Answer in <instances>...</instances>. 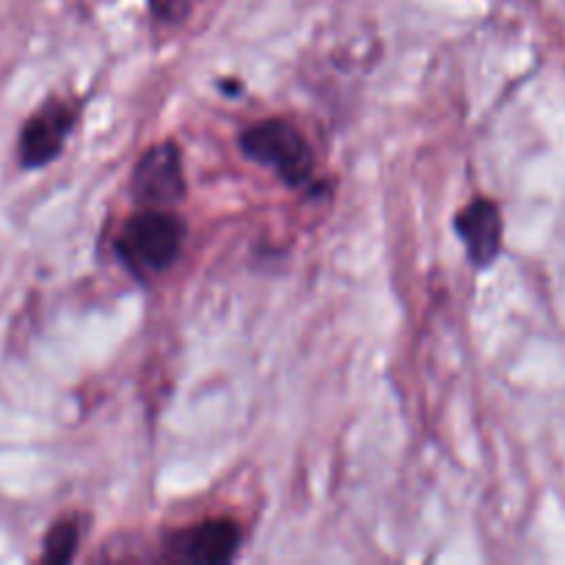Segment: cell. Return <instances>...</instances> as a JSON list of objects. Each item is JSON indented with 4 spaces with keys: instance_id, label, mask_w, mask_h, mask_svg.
Masks as SVG:
<instances>
[{
    "instance_id": "cell-1",
    "label": "cell",
    "mask_w": 565,
    "mask_h": 565,
    "mask_svg": "<svg viewBox=\"0 0 565 565\" xmlns=\"http://www.w3.org/2000/svg\"><path fill=\"white\" fill-rule=\"evenodd\" d=\"M185 243V221L166 207H147L132 215L116 237L121 265L138 279L163 274L171 268Z\"/></svg>"
},
{
    "instance_id": "cell-2",
    "label": "cell",
    "mask_w": 565,
    "mask_h": 565,
    "mask_svg": "<svg viewBox=\"0 0 565 565\" xmlns=\"http://www.w3.org/2000/svg\"><path fill=\"white\" fill-rule=\"evenodd\" d=\"M241 152L274 171L285 185L303 188L315 174V154L292 121L265 119L241 132Z\"/></svg>"
},
{
    "instance_id": "cell-3",
    "label": "cell",
    "mask_w": 565,
    "mask_h": 565,
    "mask_svg": "<svg viewBox=\"0 0 565 565\" xmlns=\"http://www.w3.org/2000/svg\"><path fill=\"white\" fill-rule=\"evenodd\" d=\"M132 199L143 207H169L185 196V171L182 154L174 141H163L147 149L132 171Z\"/></svg>"
},
{
    "instance_id": "cell-4",
    "label": "cell",
    "mask_w": 565,
    "mask_h": 565,
    "mask_svg": "<svg viewBox=\"0 0 565 565\" xmlns=\"http://www.w3.org/2000/svg\"><path fill=\"white\" fill-rule=\"evenodd\" d=\"M77 121V108L66 99H47L20 132V166L22 169H42L53 163L64 149L72 127Z\"/></svg>"
},
{
    "instance_id": "cell-5",
    "label": "cell",
    "mask_w": 565,
    "mask_h": 565,
    "mask_svg": "<svg viewBox=\"0 0 565 565\" xmlns=\"http://www.w3.org/2000/svg\"><path fill=\"white\" fill-rule=\"evenodd\" d=\"M241 546V527L230 519H207L196 527L171 533L163 544V557L174 563H230Z\"/></svg>"
},
{
    "instance_id": "cell-6",
    "label": "cell",
    "mask_w": 565,
    "mask_h": 565,
    "mask_svg": "<svg viewBox=\"0 0 565 565\" xmlns=\"http://www.w3.org/2000/svg\"><path fill=\"white\" fill-rule=\"evenodd\" d=\"M456 232L461 237L467 257L475 268H489L502 252V213L491 199H472L456 215Z\"/></svg>"
},
{
    "instance_id": "cell-7",
    "label": "cell",
    "mask_w": 565,
    "mask_h": 565,
    "mask_svg": "<svg viewBox=\"0 0 565 565\" xmlns=\"http://www.w3.org/2000/svg\"><path fill=\"white\" fill-rule=\"evenodd\" d=\"M81 544V522L77 519H58L44 539V563H70Z\"/></svg>"
},
{
    "instance_id": "cell-8",
    "label": "cell",
    "mask_w": 565,
    "mask_h": 565,
    "mask_svg": "<svg viewBox=\"0 0 565 565\" xmlns=\"http://www.w3.org/2000/svg\"><path fill=\"white\" fill-rule=\"evenodd\" d=\"M154 6H158V9H163V6H174V3H180V0H152Z\"/></svg>"
}]
</instances>
